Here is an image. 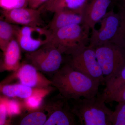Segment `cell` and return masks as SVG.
Returning <instances> with one entry per match:
<instances>
[{
  "label": "cell",
  "mask_w": 125,
  "mask_h": 125,
  "mask_svg": "<svg viewBox=\"0 0 125 125\" xmlns=\"http://www.w3.org/2000/svg\"><path fill=\"white\" fill-rule=\"evenodd\" d=\"M51 80L52 85L68 100L97 96L101 84L75 70L68 63L61 67Z\"/></svg>",
  "instance_id": "cell-1"
},
{
  "label": "cell",
  "mask_w": 125,
  "mask_h": 125,
  "mask_svg": "<svg viewBox=\"0 0 125 125\" xmlns=\"http://www.w3.org/2000/svg\"><path fill=\"white\" fill-rule=\"evenodd\" d=\"M101 94L90 98L74 99L71 111L83 125H112L113 111L105 104Z\"/></svg>",
  "instance_id": "cell-2"
},
{
  "label": "cell",
  "mask_w": 125,
  "mask_h": 125,
  "mask_svg": "<svg viewBox=\"0 0 125 125\" xmlns=\"http://www.w3.org/2000/svg\"><path fill=\"white\" fill-rule=\"evenodd\" d=\"M100 21V28L92 30L89 46L95 49L105 43H111L125 47V34L121 26L118 13L112 10L107 12Z\"/></svg>",
  "instance_id": "cell-3"
},
{
  "label": "cell",
  "mask_w": 125,
  "mask_h": 125,
  "mask_svg": "<svg viewBox=\"0 0 125 125\" xmlns=\"http://www.w3.org/2000/svg\"><path fill=\"white\" fill-rule=\"evenodd\" d=\"M89 34L82 25L72 24L52 31L49 43L62 54L70 55L76 49L86 45L89 42Z\"/></svg>",
  "instance_id": "cell-4"
},
{
  "label": "cell",
  "mask_w": 125,
  "mask_h": 125,
  "mask_svg": "<svg viewBox=\"0 0 125 125\" xmlns=\"http://www.w3.org/2000/svg\"><path fill=\"white\" fill-rule=\"evenodd\" d=\"M105 84L116 76L125 66V47L111 43L95 48Z\"/></svg>",
  "instance_id": "cell-5"
},
{
  "label": "cell",
  "mask_w": 125,
  "mask_h": 125,
  "mask_svg": "<svg viewBox=\"0 0 125 125\" xmlns=\"http://www.w3.org/2000/svg\"><path fill=\"white\" fill-rule=\"evenodd\" d=\"M70 55L71 58L68 64L73 69L99 81L101 84H105L94 48L87 45L83 46L76 49Z\"/></svg>",
  "instance_id": "cell-6"
},
{
  "label": "cell",
  "mask_w": 125,
  "mask_h": 125,
  "mask_svg": "<svg viewBox=\"0 0 125 125\" xmlns=\"http://www.w3.org/2000/svg\"><path fill=\"white\" fill-rule=\"evenodd\" d=\"M62 54L56 47L48 43L35 51L27 52L28 62L40 72L54 74L61 67Z\"/></svg>",
  "instance_id": "cell-7"
},
{
  "label": "cell",
  "mask_w": 125,
  "mask_h": 125,
  "mask_svg": "<svg viewBox=\"0 0 125 125\" xmlns=\"http://www.w3.org/2000/svg\"><path fill=\"white\" fill-rule=\"evenodd\" d=\"M51 34L44 27L22 26L18 27L15 39L22 50L32 52L49 43Z\"/></svg>",
  "instance_id": "cell-8"
},
{
  "label": "cell",
  "mask_w": 125,
  "mask_h": 125,
  "mask_svg": "<svg viewBox=\"0 0 125 125\" xmlns=\"http://www.w3.org/2000/svg\"><path fill=\"white\" fill-rule=\"evenodd\" d=\"M44 108L47 112L44 125H76V116L71 111L68 100L60 93L51 99Z\"/></svg>",
  "instance_id": "cell-9"
},
{
  "label": "cell",
  "mask_w": 125,
  "mask_h": 125,
  "mask_svg": "<svg viewBox=\"0 0 125 125\" xmlns=\"http://www.w3.org/2000/svg\"><path fill=\"white\" fill-rule=\"evenodd\" d=\"M13 79H17L20 83L33 88H43L52 85L51 80L28 62L21 63L12 75L0 83L6 84Z\"/></svg>",
  "instance_id": "cell-10"
},
{
  "label": "cell",
  "mask_w": 125,
  "mask_h": 125,
  "mask_svg": "<svg viewBox=\"0 0 125 125\" xmlns=\"http://www.w3.org/2000/svg\"><path fill=\"white\" fill-rule=\"evenodd\" d=\"M41 13L39 9L29 7L4 10L3 11L6 21L22 26L43 27Z\"/></svg>",
  "instance_id": "cell-11"
},
{
  "label": "cell",
  "mask_w": 125,
  "mask_h": 125,
  "mask_svg": "<svg viewBox=\"0 0 125 125\" xmlns=\"http://www.w3.org/2000/svg\"><path fill=\"white\" fill-rule=\"evenodd\" d=\"M113 0H89L83 10L82 26L88 32L95 28L107 13Z\"/></svg>",
  "instance_id": "cell-12"
},
{
  "label": "cell",
  "mask_w": 125,
  "mask_h": 125,
  "mask_svg": "<svg viewBox=\"0 0 125 125\" xmlns=\"http://www.w3.org/2000/svg\"><path fill=\"white\" fill-rule=\"evenodd\" d=\"M1 84L0 93L4 96L10 98H18L23 99L34 95H41L45 97L56 89L55 87H52L51 85L48 88H38L28 87L20 83Z\"/></svg>",
  "instance_id": "cell-13"
},
{
  "label": "cell",
  "mask_w": 125,
  "mask_h": 125,
  "mask_svg": "<svg viewBox=\"0 0 125 125\" xmlns=\"http://www.w3.org/2000/svg\"><path fill=\"white\" fill-rule=\"evenodd\" d=\"M89 0H48L38 9L52 13L62 11H73L82 15Z\"/></svg>",
  "instance_id": "cell-14"
},
{
  "label": "cell",
  "mask_w": 125,
  "mask_h": 125,
  "mask_svg": "<svg viewBox=\"0 0 125 125\" xmlns=\"http://www.w3.org/2000/svg\"><path fill=\"white\" fill-rule=\"evenodd\" d=\"M21 50L15 38L10 42L3 52L2 66L4 71L14 72L18 69L21 64Z\"/></svg>",
  "instance_id": "cell-15"
},
{
  "label": "cell",
  "mask_w": 125,
  "mask_h": 125,
  "mask_svg": "<svg viewBox=\"0 0 125 125\" xmlns=\"http://www.w3.org/2000/svg\"><path fill=\"white\" fill-rule=\"evenodd\" d=\"M82 22V15L72 11H59L54 13L48 28L54 31L72 24H81Z\"/></svg>",
  "instance_id": "cell-16"
},
{
  "label": "cell",
  "mask_w": 125,
  "mask_h": 125,
  "mask_svg": "<svg viewBox=\"0 0 125 125\" xmlns=\"http://www.w3.org/2000/svg\"><path fill=\"white\" fill-rule=\"evenodd\" d=\"M18 27L0 20V49L3 52L10 42L15 38Z\"/></svg>",
  "instance_id": "cell-17"
},
{
  "label": "cell",
  "mask_w": 125,
  "mask_h": 125,
  "mask_svg": "<svg viewBox=\"0 0 125 125\" xmlns=\"http://www.w3.org/2000/svg\"><path fill=\"white\" fill-rule=\"evenodd\" d=\"M105 89L102 94L104 97L109 95L125 84V66L114 78L105 84Z\"/></svg>",
  "instance_id": "cell-18"
},
{
  "label": "cell",
  "mask_w": 125,
  "mask_h": 125,
  "mask_svg": "<svg viewBox=\"0 0 125 125\" xmlns=\"http://www.w3.org/2000/svg\"><path fill=\"white\" fill-rule=\"evenodd\" d=\"M47 116L43 112L38 110L32 111L28 114L21 121V125H44Z\"/></svg>",
  "instance_id": "cell-19"
},
{
  "label": "cell",
  "mask_w": 125,
  "mask_h": 125,
  "mask_svg": "<svg viewBox=\"0 0 125 125\" xmlns=\"http://www.w3.org/2000/svg\"><path fill=\"white\" fill-rule=\"evenodd\" d=\"M118 103L111 117L112 125H125V102Z\"/></svg>",
  "instance_id": "cell-20"
},
{
  "label": "cell",
  "mask_w": 125,
  "mask_h": 125,
  "mask_svg": "<svg viewBox=\"0 0 125 125\" xmlns=\"http://www.w3.org/2000/svg\"><path fill=\"white\" fill-rule=\"evenodd\" d=\"M45 97L41 95H34L24 99V107L28 111L32 112L37 111L42 107L43 99Z\"/></svg>",
  "instance_id": "cell-21"
},
{
  "label": "cell",
  "mask_w": 125,
  "mask_h": 125,
  "mask_svg": "<svg viewBox=\"0 0 125 125\" xmlns=\"http://www.w3.org/2000/svg\"><path fill=\"white\" fill-rule=\"evenodd\" d=\"M6 104L8 117H10L20 114L22 113L23 107H24L23 103L16 99H10L7 97Z\"/></svg>",
  "instance_id": "cell-22"
},
{
  "label": "cell",
  "mask_w": 125,
  "mask_h": 125,
  "mask_svg": "<svg viewBox=\"0 0 125 125\" xmlns=\"http://www.w3.org/2000/svg\"><path fill=\"white\" fill-rule=\"evenodd\" d=\"M29 0H0V7L4 10L28 6Z\"/></svg>",
  "instance_id": "cell-23"
},
{
  "label": "cell",
  "mask_w": 125,
  "mask_h": 125,
  "mask_svg": "<svg viewBox=\"0 0 125 125\" xmlns=\"http://www.w3.org/2000/svg\"><path fill=\"white\" fill-rule=\"evenodd\" d=\"M104 97L105 98L106 103L125 102V84L115 92L106 97L104 96Z\"/></svg>",
  "instance_id": "cell-24"
},
{
  "label": "cell",
  "mask_w": 125,
  "mask_h": 125,
  "mask_svg": "<svg viewBox=\"0 0 125 125\" xmlns=\"http://www.w3.org/2000/svg\"><path fill=\"white\" fill-rule=\"evenodd\" d=\"M6 97L0 95V125H7L8 123Z\"/></svg>",
  "instance_id": "cell-25"
},
{
  "label": "cell",
  "mask_w": 125,
  "mask_h": 125,
  "mask_svg": "<svg viewBox=\"0 0 125 125\" xmlns=\"http://www.w3.org/2000/svg\"><path fill=\"white\" fill-rule=\"evenodd\" d=\"M48 0H29L28 6L34 9H38Z\"/></svg>",
  "instance_id": "cell-26"
},
{
  "label": "cell",
  "mask_w": 125,
  "mask_h": 125,
  "mask_svg": "<svg viewBox=\"0 0 125 125\" xmlns=\"http://www.w3.org/2000/svg\"><path fill=\"white\" fill-rule=\"evenodd\" d=\"M119 7L118 13L120 19L121 26L125 34V7L119 6Z\"/></svg>",
  "instance_id": "cell-27"
},
{
  "label": "cell",
  "mask_w": 125,
  "mask_h": 125,
  "mask_svg": "<svg viewBox=\"0 0 125 125\" xmlns=\"http://www.w3.org/2000/svg\"><path fill=\"white\" fill-rule=\"evenodd\" d=\"M3 71H4L3 66H2V60L0 59V72Z\"/></svg>",
  "instance_id": "cell-28"
},
{
  "label": "cell",
  "mask_w": 125,
  "mask_h": 125,
  "mask_svg": "<svg viewBox=\"0 0 125 125\" xmlns=\"http://www.w3.org/2000/svg\"><path fill=\"white\" fill-rule=\"evenodd\" d=\"M125 1V0H113V1H118L119 3V4H122Z\"/></svg>",
  "instance_id": "cell-29"
},
{
  "label": "cell",
  "mask_w": 125,
  "mask_h": 125,
  "mask_svg": "<svg viewBox=\"0 0 125 125\" xmlns=\"http://www.w3.org/2000/svg\"><path fill=\"white\" fill-rule=\"evenodd\" d=\"M1 86V84L0 83V88Z\"/></svg>",
  "instance_id": "cell-30"
}]
</instances>
